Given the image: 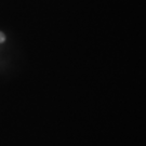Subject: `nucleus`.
<instances>
[{"mask_svg":"<svg viewBox=\"0 0 146 146\" xmlns=\"http://www.w3.org/2000/svg\"><path fill=\"white\" fill-rule=\"evenodd\" d=\"M3 40H5V36H3V35L0 33V42H2Z\"/></svg>","mask_w":146,"mask_h":146,"instance_id":"nucleus-1","label":"nucleus"}]
</instances>
